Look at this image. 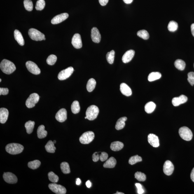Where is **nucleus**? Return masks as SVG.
<instances>
[{"label": "nucleus", "mask_w": 194, "mask_h": 194, "mask_svg": "<svg viewBox=\"0 0 194 194\" xmlns=\"http://www.w3.org/2000/svg\"><path fill=\"white\" fill-rule=\"evenodd\" d=\"M174 66L179 70L183 71L186 67V64L184 61L181 59H178L175 62Z\"/></svg>", "instance_id": "obj_28"}, {"label": "nucleus", "mask_w": 194, "mask_h": 194, "mask_svg": "<svg viewBox=\"0 0 194 194\" xmlns=\"http://www.w3.org/2000/svg\"><path fill=\"white\" fill-rule=\"evenodd\" d=\"M95 137V134L92 131H87L84 133L80 137L79 140L82 144H87L93 140Z\"/></svg>", "instance_id": "obj_6"}, {"label": "nucleus", "mask_w": 194, "mask_h": 194, "mask_svg": "<svg viewBox=\"0 0 194 194\" xmlns=\"http://www.w3.org/2000/svg\"><path fill=\"white\" fill-rule=\"evenodd\" d=\"M28 34L30 37L33 41H40L45 40V35L36 29L31 28L29 29Z\"/></svg>", "instance_id": "obj_4"}, {"label": "nucleus", "mask_w": 194, "mask_h": 194, "mask_svg": "<svg viewBox=\"0 0 194 194\" xmlns=\"http://www.w3.org/2000/svg\"><path fill=\"white\" fill-rule=\"evenodd\" d=\"M71 109L72 111L74 114H76L79 112L80 111V107L78 101H73L71 105Z\"/></svg>", "instance_id": "obj_33"}, {"label": "nucleus", "mask_w": 194, "mask_h": 194, "mask_svg": "<svg viewBox=\"0 0 194 194\" xmlns=\"http://www.w3.org/2000/svg\"><path fill=\"white\" fill-rule=\"evenodd\" d=\"M9 92L8 88H0V95H7Z\"/></svg>", "instance_id": "obj_48"}, {"label": "nucleus", "mask_w": 194, "mask_h": 194, "mask_svg": "<svg viewBox=\"0 0 194 194\" xmlns=\"http://www.w3.org/2000/svg\"><path fill=\"white\" fill-rule=\"evenodd\" d=\"M86 184L87 188H90L91 186V183L90 181H87Z\"/></svg>", "instance_id": "obj_52"}, {"label": "nucleus", "mask_w": 194, "mask_h": 194, "mask_svg": "<svg viewBox=\"0 0 194 194\" xmlns=\"http://www.w3.org/2000/svg\"><path fill=\"white\" fill-rule=\"evenodd\" d=\"M134 54H135V52L134 50H128L122 57V61L125 63H127L130 62L133 58Z\"/></svg>", "instance_id": "obj_19"}, {"label": "nucleus", "mask_w": 194, "mask_h": 194, "mask_svg": "<svg viewBox=\"0 0 194 194\" xmlns=\"http://www.w3.org/2000/svg\"><path fill=\"white\" fill-rule=\"evenodd\" d=\"M99 112V108L95 105H91L87 109L86 115L88 119L93 120L97 118Z\"/></svg>", "instance_id": "obj_3"}, {"label": "nucleus", "mask_w": 194, "mask_h": 194, "mask_svg": "<svg viewBox=\"0 0 194 194\" xmlns=\"http://www.w3.org/2000/svg\"><path fill=\"white\" fill-rule=\"evenodd\" d=\"M53 142H54V144H55L56 143V141L55 140L54 141H53Z\"/></svg>", "instance_id": "obj_57"}, {"label": "nucleus", "mask_w": 194, "mask_h": 194, "mask_svg": "<svg viewBox=\"0 0 194 194\" xmlns=\"http://www.w3.org/2000/svg\"><path fill=\"white\" fill-rule=\"evenodd\" d=\"M178 28V24L177 22L173 21H170L168 25L167 29L170 32H174Z\"/></svg>", "instance_id": "obj_36"}, {"label": "nucleus", "mask_w": 194, "mask_h": 194, "mask_svg": "<svg viewBox=\"0 0 194 194\" xmlns=\"http://www.w3.org/2000/svg\"><path fill=\"white\" fill-rule=\"evenodd\" d=\"M120 91L123 95L129 97L132 95L131 89L126 84L123 83L120 85Z\"/></svg>", "instance_id": "obj_20"}, {"label": "nucleus", "mask_w": 194, "mask_h": 194, "mask_svg": "<svg viewBox=\"0 0 194 194\" xmlns=\"http://www.w3.org/2000/svg\"><path fill=\"white\" fill-rule=\"evenodd\" d=\"M45 6L44 0H38L36 3L35 8L37 10H41L44 8Z\"/></svg>", "instance_id": "obj_44"}, {"label": "nucleus", "mask_w": 194, "mask_h": 194, "mask_svg": "<svg viewBox=\"0 0 194 194\" xmlns=\"http://www.w3.org/2000/svg\"><path fill=\"white\" fill-rule=\"evenodd\" d=\"M14 35L15 41H17L18 44L21 46H23L24 44V40L20 31L15 30L14 32Z\"/></svg>", "instance_id": "obj_22"}, {"label": "nucleus", "mask_w": 194, "mask_h": 194, "mask_svg": "<svg viewBox=\"0 0 194 194\" xmlns=\"http://www.w3.org/2000/svg\"><path fill=\"white\" fill-rule=\"evenodd\" d=\"M41 165V162L38 160H35L29 162L28 164V166L30 168L33 169V170L38 169Z\"/></svg>", "instance_id": "obj_35"}, {"label": "nucleus", "mask_w": 194, "mask_h": 194, "mask_svg": "<svg viewBox=\"0 0 194 194\" xmlns=\"http://www.w3.org/2000/svg\"><path fill=\"white\" fill-rule=\"evenodd\" d=\"M60 168L61 170L64 174H69L71 172L69 164L67 162H62L60 164Z\"/></svg>", "instance_id": "obj_34"}, {"label": "nucleus", "mask_w": 194, "mask_h": 194, "mask_svg": "<svg viewBox=\"0 0 194 194\" xmlns=\"http://www.w3.org/2000/svg\"><path fill=\"white\" fill-rule=\"evenodd\" d=\"M26 66L30 72L35 75H39L41 73V69L37 64L32 61H27L26 63Z\"/></svg>", "instance_id": "obj_10"}, {"label": "nucleus", "mask_w": 194, "mask_h": 194, "mask_svg": "<svg viewBox=\"0 0 194 194\" xmlns=\"http://www.w3.org/2000/svg\"><path fill=\"white\" fill-rule=\"evenodd\" d=\"M179 134L181 139L185 141H190L193 137V134L191 131L187 127H181L179 129Z\"/></svg>", "instance_id": "obj_5"}, {"label": "nucleus", "mask_w": 194, "mask_h": 194, "mask_svg": "<svg viewBox=\"0 0 194 194\" xmlns=\"http://www.w3.org/2000/svg\"><path fill=\"white\" fill-rule=\"evenodd\" d=\"M135 186L137 187V192L138 194H142L144 193V190L142 188V185L140 183H136Z\"/></svg>", "instance_id": "obj_47"}, {"label": "nucleus", "mask_w": 194, "mask_h": 194, "mask_svg": "<svg viewBox=\"0 0 194 194\" xmlns=\"http://www.w3.org/2000/svg\"><path fill=\"white\" fill-rule=\"evenodd\" d=\"M162 77V75L159 72H153L150 73L148 77V81L152 82L159 79Z\"/></svg>", "instance_id": "obj_31"}, {"label": "nucleus", "mask_w": 194, "mask_h": 194, "mask_svg": "<svg viewBox=\"0 0 194 194\" xmlns=\"http://www.w3.org/2000/svg\"><path fill=\"white\" fill-rule=\"evenodd\" d=\"M116 194H124V193H122V192H117V193H115Z\"/></svg>", "instance_id": "obj_56"}, {"label": "nucleus", "mask_w": 194, "mask_h": 194, "mask_svg": "<svg viewBox=\"0 0 194 194\" xmlns=\"http://www.w3.org/2000/svg\"><path fill=\"white\" fill-rule=\"evenodd\" d=\"M9 111L7 109L5 108H1L0 109V122L4 124L8 119Z\"/></svg>", "instance_id": "obj_21"}, {"label": "nucleus", "mask_w": 194, "mask_h": 194, "mask_svg": "<svg viewBox=\"0 0 194 194\" xmlns=\"http://www.w3.org/2000/svg\"><path fill=\"white\" fill-rule=\"evenodd\" d=\"M35 124L34 122L31 120L26 122L25 127L28 134H30L32 133L34 128Z\"/></svg>", "instance_id": "obj_32"}, {"label": "nucleus", "mask_w": 194, "mask_h": 194, "mask_svg": "<svg viewBox=\"0 0 194 194\" xmlns=\"http://www.w3.org/2000/svg\"><path fill=\"white\" fill-rule=\"evenodd\" d=\"M134 176L135 178L139 181H145L146 179V175L141 172H136L134 174Z\"/></svg>", "instance_id": "obj_42"}, {"label": "nucleus", "mask_w": 194, "mask_h": 194, "mask_svg": "<svg viewBox=\"0 0 194 194\" xmlns=\"http://www.w3.org/2000/svg\"><path fill=\"white\" fill-rule=\"evenodd\" d=\"M57 60V57L56 56L52 55L49 56L48 58L47 59L46 62L48 64L52 66L55 64Z\"/></svg>", "instance_id": "obj_43"}, {"label": "nucleus", "mask_w": 194, "mask_h": 194, "mask_svg": "<svg viewBox=\"0 0 194 194\" xmlns=\"http://www.w3.org/2000/svg\"><path fill=\"white\" fill-rule=\"evenodd\" d=\"M53 142L52 141H49L45 146V149L47 152L49 153H55L56 148Z\"/></svg>", "instance_id": "obj_30"}, {"label": "nucleus", "mask_w": 194, "mask_h": 194, "mask_svg": "<svg viewBox=\"0 0 194 194\" xmlns=\"http://www.w3.org/2000/svg\"><path fill=\"white\" fill-rule=\"evenodd\" d=\"M99 1L101 6H104L107 4L109 0H99Z\"/></svg>", "instance_id": "obj_50"}, {"label": "nucleus", "mask_w": 194, "mask_h": 194, "mask_svg": "<svg viewBox=\"0 0 194 194\" xmlns=\"http://www.w3.org/2000/svg\"><path fill=\"white\" fill-rule=\"evenodd\" d=\"M127 120L126 117H123L120 118L117 121L116 125H115V128L117 130H121L123 129L125 125V122Z\"/></svg>", "instance_id": "obj_26"}, {"label": "nucleus", "mask_w": 194, "mask_h": 194, "mask_svg": "<svg viewBox=\"0 0 194 194\" xmlns=\"http://www.w3.org/2000/svg\"><path fill=\"white\" fill-rule=\"evenodd\" d=\"M174 166L170 161L167 160L165 162L163 166V172L167 176H170L173 172Z\"/></svg>", "instance_id": "obj_12"}, {"label": "nucleus", "mask_w": 194, "mask_h": 194, "mask_svg": "<svg viewBox=\"0 0 194 194\" xmlns=\"http://www.w3.org/2000/svg\"><path fill=\"white\" fill-rule=\"evenodd\" d=\"M188 81L190 85L193 86L194 85V72H190L188 74Z\"/></svg>", "instance_id": "obj_45"}, {"label": "nucleus", "mask_w": 194, "mask_h": 194, "mask_svg": "<svg viewBox=\"0 0 194 194\" xmlns=\"http://www.w3.org/2000/svg\"><path fill=\"white\" fill-rule=\"evenodd\" d=\"M85 119H87V118L86 117H85Z\"/></svg>", "instance_id": "obj_58"}, {"label": "nucleus", "mask_w": 194, "mask_h": 194, "mask_svg": "<svg viewBox=\"0 0 194 194\" xmlns=\"http://www.w3.org/2000/svg\"><path fill=\"white\" fill-rule=\"evenodd\" d=\"M39 99L40 97L38 94H31L26 101V106L29 108L34 107L35 104L39 101Z\"/></svg>", "instance_id": "obj_7"}, {"label": "nucleus", "mask_w": 194, "mask_h": 194, "mask_svg": "<svg viewBox=\"0 0 194 194\" xmlns=\"http://www.w3.org/2000/svg\"><path fill=\"white\" fill-rule=\"evenodd\" d=\"M124 144L120 141H115L111 143V149L113 151H120L123 148Z\"/></svg>", "instance_id": "obj_23"}, {"label": "nucleus", "mask_w": 194, "mask_h": 194, "mask_svg": "<svg viewBox=\"0 0 194 194\" xmlns=\"http://www.w3.org/2000/svg\"><path fill=\"white\" fill-rule=\"evenodd\" d=\"M187 100V97L184 95H182L179 97L173 98L172 100V103L174 106H177L181 104H184Z\"/></svg>", "instance_id": "obj_18"}, {"label": "nucleus", "mask_w": 194, "mask_h": 194, "mask_svg": "<svg viewBox=\"0 0 194 194\" xmlns=\"http://www.w3.org/2000/svg\"><path fill=\"white\" fill-rule=\"evenodd\" d=\"M148 141L149 144L154 148H158L160 145L158 136L153 134H150L148 136Z\"/></svg>", "instance_id": "obj_17"}, {"label": "nucleus", "mask_w": 194, "mask_h": 194, "mask_svg": "<svg viewBox=\"0 0 194 194\" xmlns=\"http://www.w3.org/2000/svg\"><path fill=\"white\" fill-rule=\"evenodd\" d=\"M56 119L60 122L65 121L67 119V111L64 108L60 109L55 115Z\"/></svg>", "instance_id": "obj_14"}, {"label": "nucleus", "mask_w": 194, "mask_h": 194, "mask_svg": "<svg viewBox=\"0 0 194 194\" xmlns=\"http://www.w3.org/2000/svg\"><path fill=\"white\" fill-rule=\"evenodd\" d=\"M108 158V155L105 152H102L100 156V159L101 162H104L107 160Z\"/></svg>", "instance_id": "obj_46"}, {"label": "nucleus", "mask_w": 194, "mask_h": 194, "mask_svg": "<svg viewBox=\"0 0 194 194\" xmlns=\"http://www.w3.org/2000/svg\"><path fill=\"white\" fill-rule=\"evenodd\" d=\"M69 17L67 13H65L56 15L52 19L51 23L53 24H57L62 22L67 19Z\"/></svg>", "instance_id": "obj_15"}, {"label": "nucleus", "mask_w": 194, "mask_h": 194, "mask_svg": "<svg viewBox=\"0 0 194 194\" xmlns=\"http://www.w3.org/2000/svg\"><path fill=\"white\" fill-rule=\"evenodd\" d=\"M115 51L114 50L108 52L106 55V58L108 63L110 64H112L114 62L115 57Z\"/></svg>", "instance_id": "obj_37"}, {"label": "nucleus", "mask_w": 194, "mask_h": 194, "mask_svg": "<svg viewBox=\"0 0 194 194\" xmlns=\"http://www.w3.org/2000/svg\"><path fill=\"white\" fill-rule=\"evenodd\" d=\"M0 67L3 73L7 75L11 74L16 70L15 64L11 61L6 59H3L1 61L0 64Z\"/></svg>", "instance_id": "obj_1"}, {"label": "nucleus", "mask_w": 194, "mask_h": 194, "mask_svg": "<svg viewBox=\"0 0 194 194\" xmlns=\"http://www.w3.org/2000/svg\"><path fill=\"white\" fill-rule=\"evenodd\" d=\"M96 81L94 78H90L87 82L86 88L89 92H91L95 89L96 85Z\"/></svg>", "instance_id": "obj_29"}, {"label": "nucleus", "mask_w": 194, "mask_h": 194, "mask_svg": "<svg viewBox=\"0 0 194 194\" xmlns=\"http://www.w3.org/2000/svg\"><path fill=\"white\" fill-rule=\"evenodd\" d=\"M48 176L49 179L52 182L56 183L59 181V178L58 176L53 172H51L49 173Z\"/></svg>", "instance_id": "obj_41"}, {"label": "nucleus", "mask_w": 194, "mask_h": 194, "mask_svg": "<svg viewBox=\"0 0 194 194\" xmlns=\"http://www.w3.org/2000/svg\"><path fill=\"white\" fill-rule=\"evenodd\" d=\"M142 161V158L141 157L138 155H136L131 157L129 160V163L131 165H133L137 162H141Z\"/></svg>", "instance_id": "obj_39"}, {"label": "nucleus", "mask_w": 194, "mask_h": 194, "mask_svg": "<svg viewBox=\"0 0 194 194\" xmlns=\"http://www.w3.org/2000/svg\"><path fill=\"white\" fill-rule=\"evenodd\" d=\"M190 28H191L192 34L194 37V24H191V27H190Z\"/></svg>", "instance_id": "obj_54"}, {"label": "nucleus", "mask_w": 194, "mask_h": 194, "mask_svg": "<svg viewBox=\"0 0 194 194\" xmlns=\"http://www.w3.org/2000/svg\"><path fill=\"white\" fill-rule=\"evenodd\" d=\"M3 178L5 181L10 184H15L18 181L17 176L10 172L4 173L3 175Z\"/></svg>", "instance_id": "obj_11"}, {"label": "nucleus", "mask_w": 194, "mask_h": 194, "mask_svg": "<svg viewBox=\"0 0 194 194\" xmlns=\"http://www.w3.org/2000/svg\"><path fill=\"white\" fill-rule=\"evenodd\" d=\"M81 183V180L79 178H77L76 179V184L77 185H79Z\"/></svg>", "instance_id": "obj_55"}, {"label": "nucleus", "mask_w": 194, "mask_h": 194, "mask_svg": "<svg viewBox=\"0 0 194 194\" xmlns=\"http://www.w3.org/2000/svg\"><path fill=\"white\" fill-rule=\"evenodd\" d=\"M6 151L12 155H17L20 153L24 150V146L17 143H11L7 145L6 147Z\"/></svg>", "instance_id": "obj_2"}, {"label": "nucleus", "mask_w": 194, "mask_h": 194, "mask_svg": "<svg viewBox=\"0 0 194 194\" xmlns=\"http://www.w3.org/2000/svg\"><path fill=\"white\" fill-rule=\"evenodd\" d=\"M133 1L134 0H123L124 2L127 4H131L133 2Z\"/></svg>", "instance_id": "obj_53"}, {"label": "nucleus", "mask_w": 194, "mask_h": 194, "mask_svg": "<svg viewBox=\"0 0 194 194\" xmlns=\"http://www.w3.org/2000/svg\"><path fill=\"white\" fill-rule=\"evenodd\" d=\"M117 164V161L113 157H111L106 161L103 165V167L108 168H112L115 167Z\"/></svg>", "instance_id": "obj_24"}, {"label": "nucleus", "mask_w": 194, "mask_h": 194, "mask_svg": "<svg viewBox=\"0 0 194 194\" xmlns=\"http://www.w3.org/2000/svg\"><path fill=\"white\" fill-rule=\"evenodd\" d=\"M1 79H0V82H1Z\"/></svg>", "instance_id": "obj_59"}, {"label": "nucleus", "mask_w": 194, "mask_h": 194, "mask_svg": "<svg viewBox=\"0 0 194 194\" xmlns=\"http://www.w3.org/2000/svg\"><path fill=\"white\" fill-rule=\"evenodd\" d=\"M71 43L75 48L77 49L81 48L83 46V44L80 35L75 34L73 37Z\"/></svg>", "instance_id": "obj_13"}, {"label": "nucleus", "mask_w": 194, "mask_h": 194, "mask_svg": "<svg viewBox=\"0 0 194 194\" xmlns=\"http://www.w3.org/2000/svg\"><path fill=\"white\" fill-rule=\"evenodd\" d=\"M24 6L25 9L28 11H31L33 10V4L31 0H24Z\"/></svg>", "instance_id": "obj_40"}, {"label": "nucleus", "mask_w": 194, "mask_h": 194, "mask_svg": "<svg viewBox=\"0 0 194 194\" xmlns=\"http://www.w3.org/2000/svg\"><path fill=\"white\" fill-rule=\"evenodd\" d=\"M91 38L94 42L97 43L100 42L101 35L97 27L92 28L91 31Z\"/></svg>", "instance_id": "obj_16"}, {"label": "nucleus", "mask_w": 194, "mask_h": 194, "mask_svg": "<svg viewBox=\"0 0 194 194\" xmlns=\"http://www.w3.org/2000/svg\"><path fill=\"white\" fill-rule=\"evenodd\" d=\"M74 69L72 67H70L60 72L58 75V79L60 80H64L67 79L72 74Z\"/></svg>", "instance_id": "obj_9"}, {"label": "nucleus", "mask_w": 194, "mask_h": 194, "mask_svg": "<svg viewBox=\"0 0 194 194\" xmlns=\"http://www.w3.org/2000/svg\"><path fill=\"white\" fill-rule=\"evenodd\" d=\"M44 125H42L38 127L37 130L38 137L40 139H43L46 137L48 132L45 130Z\"/></svg>", "instance_id": "obj_25"}, {"label": "nucleus", "mask_w": 194, "mask_h": 194, "mask_svg": "<svg viewBox=\"0 0 194 194\" xmlns=\"http://www.w3.org/2000/svg\"><path fill=\"white\" fill-rule=\"evenodd\" d=\"M156 104L153 102H148L145 106V111L148 114L153 113L156 108Z\"/></svg>", "instance_id": "obj_27"}, {"label": "nucleus", "mask_w": 194, "mask_h": 194, "mask_svg": "<svg viewBox=\"0 0 194 194\" xmlns=\"http://www.w3.org/2000/svg\"><path fill=\"white\" fill-rule=\"evenodd\" d=\"M48 186L50 189L56 194H65L67 191L64 187L55 183H50Z\"/></svg>", "instance_id": "obj_8"}, {"label": "nucleus", "mask_w": 194, "mask_h": 194, "mask_svg": "<svg viewBox=\"0 0 194 194\" xmlns=\"http://www.w3.org/2000/svg\"></svg>", "instance_id": "obj_60"}, {"label": "nucleus", "mask_w": 194, "mask_h": 194, "mask_svg": "<svg viewBox=\"0 0 194 194\" xmlns=\"http://www.w3.org/2000/svg\"><path fill=\"white\" fill-rule=\"evenodd\" d=\"M137 35L139 37L144 40H148L149 38V34L147 31L144 30H139L137 32Z\"/></svg>", "instance_id": "obj_38"}, {"label": "nucleus", "mask_w": 194, "mask_h": 194, "mask_svg": "<svg viewBox=\"0 0 194 194\" xmlns=\"http://www.w3.org/2000/svg\"><path fill=\"white\" fill-rule=\"evenodd\" d=\"M100 155L97 152H95L92 156V160L94 162H97L99 160Z\"/></svg>", "instance_id": "obj_49"}, {"label": "nucleus", "mask_w": 194, "mask_h": 194, "mask_svg": "<svg viewBox=\"0 0 194 194\" xmlns=\"http://www.w3.org/2000/svg\"><path fill=\"white\" fill-rule=\"evenodd\" d=\"M190 178H191L192 181L194 182V167L192 169L191 174H190Z\"/></svg>", "instance_id": "obj_51"}]
</instances>
